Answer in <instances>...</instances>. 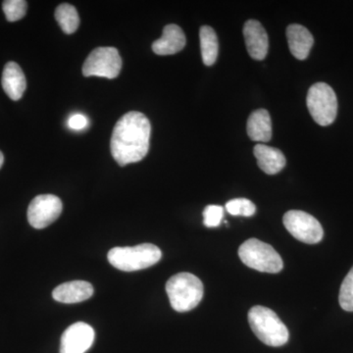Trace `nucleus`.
Listing matches in <instances>:
<instances>
[{
	"mask_svg": "<svg viewBox=\"0 0 353 353\" xmlns=\"http://www.w3.org/2000/svg\"><path fill=\"white\" fill-rule=\"evenodd\" d=\"M94 287L85 281H72L58 285L53 290L52 297L58 303H79L94 296Z\"/></svg>",
	"mask_w": 353,
	"mask_h": 353,
	"instance_id": "f8f14e48",
	"label": "nucleus"
},
{
	"mask_svg": "<svg viewBox=\"0 0 353 353\" xmlns=\"http://www.w3.org/2000/svg\"><path fill=\"white\" fill-rule=\"evenodd\" d=\"M55 18L62 31L67 34H74L80 26L78 11L71 4H60L55 10Z\"/></svg>",
	"mask_w": 353,
	"mask_h": 353,
	"instance_id": "6ab92c4d",
	"label": "nucleus"
},
{
	"mask_svg": "<svg viewBox=\"0 0 353 353\" xmlns=\"http://www.w3.org/2000/svg\"><path fill=\"white\" fill-rule=\"evenodd\" d=\"M152 126L145 114L132 111L118 120L111 137L110 150L120 166L141 161L150 150Z\"/></svg>",
	"mask_w": 353,
	"mask_h": 353,
	"instance_id": "f257e3e1",
	"label": "nucleus"
},
{
	"mask_svg": "<svg viewBox=\"0 0 353 353\" xmlns=\"http://www.w3.org/2000/svg\"><path fill=\"white\" fill-rule=\"evenodd\" d=\"M226 210L229 214L233 216L252 217L256 212V208L250 199H236L227 202Z\"/></svg>",
	"mask_w": 353,
	"mask_h": 353,
	"instance_id": "aec40b11",
	"label": "nucleus"
},
{
	"mask_svg": "<svg viewBox=\"0 0 353 353\" xmlns=\"http://www.w3.org/2000/svg\"><path fill=\"white\" fill-rule=\"evenodd\" d=\"M246 131L252 141L268 143L272 138V121L268 111L259 109L250 114Z\"/></svg>",
	"mask_w": 353,
	"mask_h": 353,
	"instance_id": "f3484780",
	"label": "nucleus"
},
{
	"mask_svg": "<svg viewBox=\"0 0 353 353\" xmlns=\"http://www.w3.org/2000/svg\"><path fill=\"white\" fill-rule=\"evenodd\" d=\"M63 210L59 197L41 194L34 197L28 208V221L34 229H44L58 219Z\"/></svg>",
	"mask_w": 353,
	"mask_h": 353,
	"instance_id": "1a4fd4ad",
	"label": "nucleus"
},
{
	"mask_svg": "<svg viewBox=\"0 0 353 353\" xmlns=\"http://www.w3.org/2000/svg\"><path fill=\"white\" fill-rule=\"evenodd\" d=\"M283 222L292 236L308 245L320 243L324 236V230L319 221L304 211H288Z\"/></svg>",
	"mask_w": 353,
	"mask_h": 353,
	"instance_id": "6e6552de",
	"label": "nucleus"
},
{
	"mask_svg": "<svg viewBox=\"0 0 353 353\" xmlns=\"http://www.w3.org/2000/svg\"><path fill=\"white\" fill-rule=\"evenodd\" d=\"M166 292L172 307L178 312H187L201 303L204 289L196 276L183 272L169 279Z\"/></svg>",
	"mask_w": 353,
	"mask_h": 353,
	"instance_id": "7ed1b4c3",
	"label": "nucleus"
},
{
	"mask_svg": "<svg viewBox=\"0 0 353 353\" xmlns=\"http://www.w3.org/2000/svg\"><path fill=\"white\" fill-rule=\"evenodd\" d=\"M224 216V208L219 205L206 206L203 211V223L208 228L219 226Z\"/></svg>",
	"mask_w": 353,
	"mask_h": 353,
	"instance_id": "5701e85b",
	"label": "nucleus"
},
{
	"mask_svg": "<svg viewBox=\"0 0 353 353\" xmlns=\"http://www.w3.org/2000/svg\"><path fill=\"white\" fill-rule=\"evenodd\" d=\"M253 153L256 157L259 168L268 175H276L285 168L284 153L278 148L265 145H257L254 146Z\"/></svg>",
	"mask_w": 353,
	"mask_h": 353,
	"instance_id": "dca6fc26",
	"label": "nucleus"
},
{
	"mask_svg": "<svg viewBox=\"0 0 353 353\" xmlns=\"http://www.w3.org/2000/svg\"><path fill=\"white\" fill-rule=\"evenodd\" d=\"M88 125V119L87 116L81 113L73 114L68 120V126L70 129L74 131H81L85 129Z\"/></svg>",
	"mask_w": 353,
	"mask_h": 353,
	"instance_id": "b1692460",
	"label": "nucleus"
},
{
	"mask_svg": "<svg viewBox=\"0 0 353 353\" xmlns=\"http://www.w3.org/2000/svg\"><path fill=\"white\" fill-rule=\"evenodd\" d=\"M94 338L92 326L87 323H75L62 334L60 353H85L92 347Z\"/></svg>",
	"mask_w": 353,
	"mask_h": 353,
	"instance_id": "9d476101",
	"label": "nucleus"
},
{
	"mask_svg": "<svg viewBox=\"0 0 353 353\" xmlns=\"http://www.w3.org/2000/svg\"><path fill=\"white\" fill-rule=\"evenodd\" d=\"M161 257V250L152 243L114 248L108 252V261L110 264L118 270L125 272L148 268L158 263Z\"/></svg>",
	"mask_w": 353,
	"mask_h": 353,
	"instance_id": "20e7f679",
	"label": "nucleus"
},
{
	"mask_svg": "<svg viewBox=\"0 0 353 353\" xmlns=\"http://www.w3.org/2000/svg\"><path fill=\"white\" fill-rule=\"evenodd\" d=\"M339 301L343 310L353 312V267L341 285Z\"/></svg>",
	"mask_w": 353,
	"mask_h": 353,
	"instance_id": "412c9836",
	"label": "nucleus"
},
{
	"mask_svg": "<svg viewBox=\"0 0 353 353\" xmlns=\"http://www.w3.org/2000/svg\"><path fill=\"white\" fill-rule=\"evenodd\" d=\"M287 39L290 52L296 59L304 60L308 57L314 39L305 27L299 24L290 25L287 29Z\"/></svg>",
	"mask_w": 353,
	"mask_h": 353,
	"instance_id": "4468645a",
	"label": "nucleus"
},
{
	"mask_svg": "<svg viewBox=\"0 0 353 353\" xmlns=\"http://www.w3.org/2000/svg\"><path fill=\"white\" fill-rule=\"evenodd\" d=\"M199 39H201L202 61L206 66H212L217 60L218 52H219L217 34L212 28L203 26L199 31Z\"/></svg>",
	"mask_w": 353,
	"mask_h": 353,
	"instance_id": "a211bd4d",
	"label": "nucleus"
},
{
	"mask_svg": "<svg viewBox=\"0 0 353 353\" xmlns=\"http://www.w3.org/2000/svg\"><path fill=\"white\" fill-rule=\"evenodd\" d=\"M307 108L313 120L320 126L333 124L338 113V99L333 88L326 83H317L309 88Z\"/></svg>",
	"mask_w": 353,
	"mask_h": 353,
	"instance_id": "423d86ee",
	"label": "nucleus"
},
{
	"mask_svg": "<svg viewBox=\"0 0 353 353\" xmlns=\"http://www.w3.org/2000/svg\"><path fill=\"white\" fill-rule=\"evenodd\" d=\"M248 322L255 336L269 347H282L289 341V330L270 308L254 306L248 312Z\"/></svg>",
	"mask_w": 353,
	"mask_h": 353,
	"instance_id": "f03ea898",
	"label": "nucleus"
},
{
	"mask_svg": "<svg viewBox=\"0 0 353 353\" xmlns=\"http://www.w3.org/2000/svg\"><path fill=\"white\" fill-rule=\"evenodd\" d=\"M239 256L246 266L263 273H279L284 268L282 257L275 248L257 239L245 241L239 248Z\"/></svg>",
	"mask_w": 353,
	"mask_h": 353,
	"instance_id": "39448f33",
	"label": "nucleus"
},
{
	"mask_svg": "<svg viewBox=\"0 0 353 353\" xmlns=\"http://www.w3.org/2000/svg\"><path fill=\"white\" fill-rule=\"evenodd\" d=\"M187 43L185 34L179 26L167 25L161 38L152 43V50L157 55H172L183 50Z\"/></svg>",
	"mask_w": 353,
	"mask_h": 353,
	"instance_id": "ddd939ff",
	"label": "nucleus"
},
{
	"mask_svg": "<svg viewBox=\"0 0 353 353\" xmlns=\"http://www.w3.org/2000/svg\"><path fill=\"white\" fill-rule=\"evenodd\" d=\"M122 69V58L115 48H97L90 53L83 65L85 77L115 79Z\"/></svg>",
	"mask_w": 353,
	"mask_h": 353,
	"instance_id": "0eeeda50",
	"label": "nucleus"
},
{
	"mask_svg": "<svg viewBox=\"0 0 353 353\" xmlns=\"http://www.w3.org/2000/svg\"><path fill=\"white\" fill-rule=\"evenodd\" d=\"M246 48L248 54L255 60H263L268 53V34L256 20H248L243 27Z\"/></svg>",
	"mask_w": 353,
	"mask_h": 353,
	"instance_id": "9b49d317",
	"label": "nucleus"
},
{
	"mask_svg": "<svg viewBox=\"0 0 353 353\" xmlns=\"http://www.w3.org/2000/svg\"><path fill=\"white\" fill-rule=\"evenodd\" d=\"M3 162H4L3 153L0 152V168H1L2 165H3Z\"/></svg>",
	"mask_w": 353,
	"mask_h": 353,
	"instance_id": "393cba45",
	"label": "nucleus"
},
{
	"mask_svg": "<svg viewBox=\"0 0 353 353\" xmlns=\"http://www.w3.org/2000/svg\"><path fill=\"white\" fill-rule=\"evenodd\" d=\"M1 83L6 94L14 101L22 99L27 88V81L22 69L13 61L8 62L4 67Z\"/></svg>",
	"mask_w": 353,
	"mask_h": 353,
	"instance_id": "2eb2a0df",
	"label": "nucleus"
},
{
	"mask_svg": "<svg viewBox=\"0 0 353 353\" xmlns=\"http://www.w3.org/2000/svg\"><path fill=\"white\" fill-rule=\"evenodd\" d=\"M3 12L9 22L22 19L27 13L28 3L25 0H6L2 3Z\"/></svg>",
	"mask_w": 353,
	"mask_h": 353,
	"instance_id": "4be33fe9",
	"label": "nucleus"
}]
</instances>
